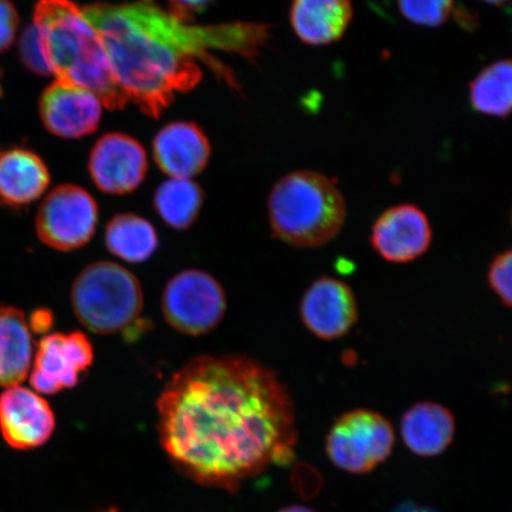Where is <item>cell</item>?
<instances>
[{
    "instance_id": "ba28073f",
    "label": "cell",
    "mask_w": 512,
    "mask_h": 512,
    "mask_svg": "<svg viewBox=\"0 0 512 512\" xmlns=\"http://www.w3.org/2000/svg\"><path fill=\"white\" fill-rule=\"evenodd\" d=\"M99 208L85 189L63 184L44 198L36 216V233L44 245L60 252L85 247L93 239Z\"/></svg>"
},
{
    "instance_id": "7c38bea8",
    "label": "cell",
    "mask_w": 512,
    "mask_h": 512,
    "mask_svg": "<svg viewBox=\"0 0 512 512\" xmlns=\"http://www.w3.org/2000/svg\"><path fill=\"white\" fill-rule=\"evenodd\" d=\"M300 318L307 330L322 341L347 336L357 323L355 292L344 281L322 277L307 288L299 306Z\"/></svg>"
},
{
    "instance_id": "ac0fdd59",
    "label": "cell",
    "mask_w": 512,
    "mask_h": 512,
    "mask_svg": "<svg viewBox=\"0 0 512 512\" xmlns=\"http://www.w3.org/2000/svg\"><path fill=\"white\" fill-rule=\"evenodd\" d=\"M456 433V420L450 409L440 403H415L403 414L401 435L403 443L416 456L434 457L451 445Z\"/></svg>"
},
{
    "instance_id": "484cf974",
    "label": "cell",
    "mask_w": 512,
    "mask_h": 512,
    "mask_svg": "<svg viewBox=\"0 0 512 512\" xmlns=\"http://www.w3.org/2000/svg\"><path fill=\"white\" fill-rule=\"evenodd\" d=\"M19 24L18 12L10 0H0V53L11 47Z\"/></svg>"
},
{
    "instance_id": "83f0119b",
    "label": "cell",
    "mask_w": 512,
    "mask_h": 512,
    "mask_svg": "<svg viewBox=\"0 0 512 512\" xmlns=\"http://www.w3.org/2000/svg\"><path fill=\"white\" fill-rule=\"evenodd\" d=\"M31 332H37V334H46L49 332L51 326L54 323L53 313L48 309H38L31 313L28 319Z\"/></svg>"
},
{
    "instance_id": "d4e9b609",
    "label": "cell",
    "mask_w": 512,
    "mask_h": 512,
    "mask_svg": "<svg viewBox=\"0 0 512 512\" xmlns=\"http://www.w3.org/2000/svg\"><path fill=\"white\" fill-rule=\"evenodd\" d=\"M19 57L30 72L41 76L51 75L46 60H44L40 38H38L34 24L22 32L21 40H19Z\"/></svg>"
},
{
    "instance_id": "d6986e66",
    "label": "cell",
    "mask_w": 512,
    "mask_h": 512,
    "mask_svg": "<svg viewBox=\"0 0 512 512\" xmlns=\"http://www.w3.org/2000/svg\"><path fill=\"white\" fill-rule=\"evenodd\" d=\"M34 345L27 317L17 307L0 305V387L19 386L30 374Z\"/></svg>"
},
{
    "instance_id": "6da1fadb",
    "label": "cell",
    "mask_w": 512,
    "mask_h": 512,
    "mask_svg": "<svg viewBox=\"0 0 512 512\" xmlns=\"http://www.w3.org/2000/svg\"><path fill=\"white\" fill-rule=\"evenodd\" d=\"M158 434L179 472L235 492L247 479L294 458L298 433L290 393L246 356H198L157 401Z\"/></svg>"
},
{
    "instance_id": "7a4b0ae2",
    "label": "cell",
    "mask_w": 512,
    "mask_h": 512,
    "mask_svg": "<svg viewBox=\"0 0 512 512\" xmlns=\"http://www.w3.org/2000/svg\"><path fill=\"white\" fill-rule=\"evenodd\" d=\"M104 41L121 91L151 118L192 91L203 78L198 60L228 82L233 76L209 55L232 51L252 59L268 38L265 25L232 23L192 27L151 2L93 4L82 10Z\"/></svg>"
},
{
    "instance_id": "e0dca14e",
    "label": "cell",
    "mask_w": 512,
    "mask_h": 512,
    "mask_svg": "<svg viewBox=\"0 0 512 512\" xmlns=\"http://www.w3.org/2000/svg\"><path fill=\"white\" fill-rule=\"evenodd\" d=\"M290 19L294 34L307 46H329L348 31L354 6L351 0H293Z\"/></svg>"
},
{
    "instance_id": "f546056e",
    "label": "cell",
    "mask_w": 512,
    "mask_h": 512,
    "mask_svg": "<svg viewBox=\"0 0 512 512\" xmlns=\"http://www.w3.org/2000/svg\"><path fill=\"white\" fill-rule=\"evenodd\" d=\"M278 512H315V511H313L309 508L299 507V505H291V507L281 509Z\"/></svg>"
},
{
    "instance_id": "8992f818",
    "label": "cell",
    "mask_w": 512,
    "mask_h": 512,
    "mask_svg": "<svg viewBox=\"0 0 512 512\" xmlns=\"http://www.w3.org/2000/svg\"><path fill=\"white\" fill-rule=\"evenodd\" d=\"M394 428L380 413L358 408L339 416L326 437V453L338 469L362 475L393 451Z\"/></svg>"
},
{
    "instance_id": "3957f363",
    "label": "cell",
    "mask_w": 512,
    "mask_h": 512,
    "mask_svg": "<svg viewBox=\"0 0 512 512\" xmlns=\"http://www.w3.org/2000/svg\"><path fill=\"white\" fill-rule=\"evenodd\" d=\"M44 60L56 80L94 93L108 110L127 105L104 41L72 0H40L34 23Z\"/></svg>"
},
{
    "instance_id": "4dcf8cb0",
    "label": "cell",
    "mask_w": 512,
    "mask_h": 512,
    "mask_svg": "<svg viewBox=\"0 0 512 512\" xmlns=\"http://www.w3.org/2000/svg\"><path fill=\"white\" fill-rule=\"evenodd\" d=\"M482 2L494 6H504L512 3V0H482Z\"/></svg>"
},
{
    "instance_id": "9c48e42d",
    "label": "cell",
    "mask_w": 512,
    "mask_h": 512,
    "mask_svg": "<svg viewBox=\"0 0 512 512\" xmlns=\"http://www.w3.org/2000/svg\"><path fill=\"white\" fill-rule=\"evenodd\" d=\"M94 349L80 331L44 336L32 358L31 387L38 394L53 395L78 386L81 375L91 368Z\"/></svg>"
},
{
    "instance_id": "5bb4252c",
    "label": "cell",
    "mask_w": 512,
    "mask_h": 512,
    "mask_svg": "<svg viewBox=\"0 0 512 512\" xmlns=\"http://www.w3.org/2000/svg\"><path fill=\"white\" fill-rule=\"evenodd\" d=\"M44 126L62 138H81L98 130L102 102L88 89L56 80L40 101Z\"/></svg>"
},
{
    "instance_id": "603a6c76",
    "label": "cell",
    "mask_w": 512,
    "mask_h": 512,
    "mask_svg": "<svg viewBox=\"0 0 512 512\" xmlns=\"http://www.w3.org/2000/svg\"><path fill=\"white\" fill-rule=\"evenodd\" d=\"M456 0H398L400 14L422 28H439L452 16Z\"/></svg>"
},
{
    "instance_id": "1f68e13d",
    "label": "cell",
    "mask_w": 512,
    "mask_h": 512,
    "mask_svg": "<svg viewBox=\"0 0 512 512\" xmlns=\"http://www.w3.org/2000/svg\"><path fill=\"white\" fill-rule=\"evenodd\" d=\"M101 512H119V510L117 508L112 507V508H108V509H106L104 511H101Z\"/></svg>"
},
{
    "instance_id": "9a60e30c",
    "label": "cell",
    "mask_w": 512,
    "mask_h": 512,
    "mask_svg": "<svg viewBox=\"0 0 512 512\" xmlns=\"http://www.w3.org/2000/svg\"><path fill=\"white\" fill-rule=\"evenodd\" d=\"M210 153L206 134L194 123L166 125L153 140L158 168L171 178L200 175L208 165Z\"/></svg>"
},
{
    "instance_id": "5b68a950",
    "label": "cell",
    "mask_w": 512,
    "mask_h": 512,
    "mask_svg": "<svg viewBox=\"0 0 512 512\" xmlns=\"http://www.w3.org/2000/svg\"><path fill=\"white\" fill-rule=\"evenodd\" d=\"M76 318L98 335H115L136 323L144 309L138 278L112 261H98L82 270L70 292Z\"/></svg>"
},
{
    "instance_id": "8fae6325",
    "label": "cell",
    "mask_w": 512,
    "mask_h": 512,
    "mask_svg": "<svg viewBox=\"0 0 512 512\" xmlns=\"http://www.w3.org/2000/svg\"><path fill=\"white\" fill-rule=\"evenodd\" d=\"M56 418L40 394L19 386L0 394V433L5 443L18 451H31L53 437Z\"/></svg>"
},
{
    "instance_id": "ffe728a7",
    "label": "cell",
    "mask_w": 512,
    "mask_h": 512,
    "mask_svg": "<svg viewBox=\"0 0 512 512\" xmlns=\"http://www.w3.org/2000/svg\"><path fill=\"white\" fill-rule=\"evenodd\" d=\"M105 243L108 251L128 264H142L159 247L155 227L136 214H119L107 224Z\"/></svg>"
},
{
    "instance_id": "cb8c5ba5",
    "label": "cell",
    "mask_w": 512,
    "mask_h": 512,
    "mask_svg": "<svg viewBox=\"0 0 512 512\" xmlns=\"http://www.w3.org/2000/svg\"><path fill=\"white\" fill-rule=\"evenodd\" d=\"M489 286L504 305L512 307V248L496 255L488 270Z\"/></svg>"
},
{
    "instance_id": "4316f807",
    "label": "cell",
    "mask_w": 512,
    "mask_h": 512,
    "mask_svg": "<svg viewBox=\"0 0 512 512\" xmlns=\"http://www.w3.org/2000/svg\"><path fill=\"white\" fill-rule=\"evenodd\" d=\"M216 2L217 0H168L170 14L184 23L195 21L198 15Z\"/></svg>"
},
{
    "instance_id": "277c9868",
    "label": "cell",
    "mask_w": 512,
    "mask_h": 512,
    "mask_svg": "<svg viewBox=\"0 0 512 512\" xmlns=\"http://www.w3.org/2000/svg\"><path fill=\"white\" fill-rule=\"evenodd\" d=\"M273 233L288 246L318 248L342 232L347 203L330 178L296 171L281 178L268 198Z\"/></svg>"
},
{
    "instance_id": "4fadbf2b",
    "label": "cell",
    "mask_w": 512,
    "mask_h": 512,
    "mask_svg": "<svg viewBox=\"0 0 512 512\" xmlns=\"http://www.w3.org/2000/svg\"><path fill=\"white\" fill-rule=\"evenodd\" d=\"M89 174L106 194L126 195L143 183L147 156L138 140L123 133L101 137L89 158Z\"/></svg>"
},
{
    "instance_id": "52a82bcc",
    "label": "cell",
    "mask_w": 512,
    "mask_h": 512,
    "mask_svg": "<svg viewBox=\"0 0 512 512\" xmlns=\"http://www.w3.org/2000/svg\"><path fill=\"white\" fill-rule=\"evenodd\" d=\"M162 310L166 322L179 334L208 335L226 316V292L213 275L201 270H185L166 284Z\"/></svg>"
},
{
    "instance_id": "7402d4cb",
    "label": "cell",
    "mask_w": 512,
    "mask_h": 512,
    "mask_svg": "<svg viewBox=\"0 0 512 512\" xmlns=\"http://www.w3.org/2000/svg\"><path fill=\"white\" fill-rule=\"evenodd\" d=\"M204 202L203 190L184 178H170L159 185L153 196V207L168 226L188 230L200 216Z\"/></svg>"
},
{
    "instance_id": "2e32d148",
    "label": "cell",
    "mask_w": 512,
    "mask_h": 512,
    "mask_svg": "<svg viewBox=\"0 0 512 512\" xmlns=\"http://www.w3.org/2000/svg\"><path fill=\"white\" fill-rule=\"evenodd\" d=\"M49 183V170L36 153L21 147H0V207L29 206L44 194Z\"/></svg>"
},
{
    "instance_id": "30bf717a",
    "label": "cell",
    "mask_w": 512,
    "mask_h": 512,
    "mask_svg": "<svg viewBox=\"0 0 512 512\" xmlns=\"http://www.w3.org/2000/svg\"><path fill=\"white\" fill-rule=\"evenodd\" d=\"M433 239L427 215L414 204H398L377 217L371 228L374 251L390 264H408L426 254Z\"/></svg>"
},
{
    "instance_id": "f1b7e54d",
    "label": "cell",
    "mask_w": 512,
    "mask_h": 512,
    "mask_svg": "<svg viewBox=\"0 0 512 512\" xmlns=\"http://www.w3.org/2000/svg\"><path fill=\"white\" fill-rule=\"evenodd\" d=\"M393 512H437L427 507H422V505L413 503V502H405L398 505Z\"/></svg>"
},
{
    "instance_id": "44dd1931",
    "label": "cell",
    "mask_w": 512,
    "mask_h": 512,
    "mask_svg": "<svg viewBox=\"0 0 512 512\" xmlns=\"http://www.w3.org/2000/svg\"><path fill=\"white\" fill-rule=\"evenodd\" d=\"M473 111L495 118L512 114V60H498L483 68L470 82Z\"/></svg>"
}]
</instances>
